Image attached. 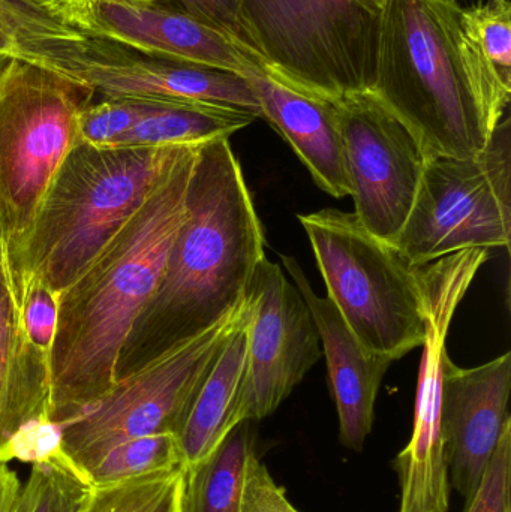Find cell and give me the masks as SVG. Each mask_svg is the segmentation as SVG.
<instances>
[{
  "mask_svg": "<svg viewBox=\"0 0 511 512\" xmlns=\"http://www.w3.org/2000/svg\"><path fill=\"white\" fill-rule=\"evenodd\" d=\"M263 225L230 138L198 144L186 219L152 300L120 355L117 379L236 312L264 255Z\"/></svg>",
  "mask_w": 511,
  "mask_h": 512,
  "instance_id": "1",
  "label": "cell"
},
{
  "mask_svg": "<svg viewBox=\"0 0 511 512\" xmlns=\"http://www.w3.org/2000/svg\"><path fill=\"white\" fill-rule=\"evenodd\" d=\"M198 144L186 146L146 203L57 298L50 352V417L63 423L117 381L120 355L152 300L186 219Z\"/></svg>",
  "mask_w": 511,
  "mask_h": 512,
  "instance_id": "2",
  "label": "cell"
},
{
  "mask_svg": "<svg viewBox=\"0 0 511 512\" xmlns=\"http://www.w3.org/2000/svg\"><path fill=\"white\" fill-rule=\"evenodd\" d=\"M456 0H386L372 92L416 135L428 159H465L491 143L510 104L471 41Z\"/></svg>",
  "mask_w": 511,
  "mask_h": 512,
  "instance_id": "3",
  "label": "cell"
},
{
  "mask_svg": "<svg viewBox=\"0 0 511 512\" xmlns=\"http://www.w3.org/2000/svg\"><path fill=\"white\" fill-rule=\"evenodd\" d=\"M186 146L96 147L66 156L32 225L6 258L12 294L41 282L59 297L125 227Z\"/></svg>",
  "mask_w": 511,
  "mask_h": 512,
  "instance_id": "4",
  "label": "cell"
},
{
  "mask_svg": "<svg viewBox=\"0 0 511 512\" xmlns=\"http://www.w3.org/2000/svg\"><path fill=\"white\" fill-rule=\"evenodd\" d=\"M308 234L327 297L372 354L398 361L428 337L425 265L369 233L354 213L297 216Z\"/></svg>",
  "mask_w": 511,
  "mask_h": 512,
  "instance_id": "5",
  "label": "cell"
},
{
  "mask_svg": "<svg viewBox=\"0 0 511 512\" xmlns=\"http://www.w3.org/2000/svg\"><path fill=\"white\" fill-rule=\"evenodd\" d=\"M93 95L27 60L0 68V227L18 248L60 165L80 143L78 114Z\"/></svg>",
  "mask_w": 511,
  "mask_h": 512,
  "instance_id": "6",
  "label": "cell"
},
{
  "mask_svg": "<svg viewBox=\"0 0 511 512\" xmlns=\"http://www.w3.org/2000/svg\"><path fill=\"white\" fill-rule=\"evenodd\" d=\"M255 53L273 77L321 98L375 84L378 17L354 0H240Z\"/></svg>",
  "mask_w": 511,
  "mask_h": 512,
  "instance_id": "7",
  "label": "cell"
},
{
  "mask_svg": "<svg viewBox=\"0 0 511 512\" xmlns=\"http://www.w3.org/2000/svg\"><path fill=\"white\" fill-rule=\"evenodd\" d=\"M511 237L510 119L471 158L429 159L413 209L392 243L411 265L467 249H509Z\"/></svg>",
  "mask_w": 511,
  "mask_h": 512,
  "instance_id": "8",
  "label": "cell"
},
{
  "mask_svg": "<svg viewBox=\"0 0 511 512\" xmlns=\"http://www.w3.org/2000/svg\"><path fill=\"white\" fill-rule=\"evenodd\" d=\"M245 312L246 300L209 330L117 379L104 396L57 424L65 453L75 459L125 439L179 435L198 391Z\"/></svg>",
  "mask_w": 511,
  "mask_h": 512,
  "instance_id": "9",
  "label": "cell"
},
{
  "mask_svg": "<svg viewBox=\"0 0 511 512\" xmlns=\"http://www.w3.org/2000/svg\"><path fill=\"white\" fill-rule=\"evenodd\" d=\"M15 59L51 69L99 99L141 104H212L261 117L248 81L233 72L144 56L68 27L18 42Z\"/></svg>",
  "mask_w": 511,
  "mask_h": 512,
  "instance_id": "10",
  "label": "cell"
},
{
  "mask_svg": "<svg viewBox=\"0 0 511 512\" xmlns=\"http://www.w3.org/2000/svg\"><path fill=\"white\" fill-rule=\"evenodd\" d=\"M482 264L474 252H459L426 268L428 337L423 343L413 435L393 460L401 489L398 512L449 511L452 486L441 424V357L456 307Z\"/></svg>",
  "mask_w": 511,
  "mask_h": 512,
  "instance_id": "11",
  "label": "cell"
},
{
  "mask_svg": "<svg viewBox=\"0 0 511 512\" xmlns=\"http://www.w3.org/2000/svg\"><path fill=\"white\" fill-rule=\"evenodd\" d=\"M354 215L393 243L413 209L428 156L407 125L369 92L336 99Z\"/></svg>",
  "mask_w": 511,
  "mask_h": 512,
  "instance_id": "12",
  "label": "cell"
},
{
  "mask_svg": "<svg viewBox=\"0 0 511 512\" xmlns=\"http://www.w3.org/2000/svg\"><path fill=\"white\" fill-rule=\"evenodd\" d=\"M248 369L240 415H272L323 357L314 316L281 265L263 258L246 295Z\"/></svg>",
  "mask_w": 511,
  "mask_h": 512,
  "instance_id": "13",
  "label": "cell"
},
{
  "mask_svg": "<svg viewBox=\"0 0 511 512\" xmlns=\"http://www.w3.org/2000/svg\"><path fill=\"white\" fill-rule=\"evenodd\" d=\"M83 35L144 56L243 75L266 71L230 35L165 0H45Z\"/></svg>",
  "mask_w": 511,
  "mask_h": 512,
  "instance_id": "14",
  "label": "cell"
},
{
  "mask_svg": "<svg viewBox=\"0 0 511 512\" xmlns=\"http://www.w3.org/2000/svg\"><path fill=\"white\" fill-rule=\"evenodd\" d=\"M511 354L482 366H456L441 357V424L447 444L450 486L467 502L511 424Z\"/></svg>",
  "mask_w": 511,
  "mask_h": 512,
  "instance_id": "15",
  "label": "cell"
},
{
  "mask_svg": "<svg viewBox=\"0 0 511 512\" xmlns=\"http://www.w3.org/2000/svg\"><path fill=\"white\" fill-rule=\"evenodd\" d=\"M282 264L305 298L320 333L338 411L339 438L350 450L362 451L374 426L381 384L395 360L372 354L360 345L332 298L315 294L296 258L282 256Z\"/></svg>",
  "mask_w": 511,
  "mask_h": 512,
  "instance_id": "16",
  "label": "cell"
},
{
  "mask_svg": "<svg viewBox=\"0 0 511 512\" xmlns=\"http://www.w3.org/2000/svg\"><path fill=\"white\" fill-rule=\"evenodd\" d=\"M266 119L311 173L318 188L335 198L351 197L336 101L294 89L266 71L243 75Z\"/></svg>",
  "mask_w": 511,
  "mask_h": 512,
  "instance_id": "17",
  "label": "cell"
},
{
  "mask_svg": "<svg viewBox=\"0 0 511 512\" xmlns=\"http://www.w3.org/2000/svg\"><path fill=\"white\" fill-rule=\"evenodd\" d=\"M50 355L30 345L9 277L0 280V450L27 424L50 417Z\"/></svg>",
  "mask_w": 511,
  "mask_h": 512,
  "instance_id": "18",
  "label": "cell"
},
{
  "mask_svg": "<svg viewBox=\"0 0 511 512\" xmlns=\"http://www.w3.org/2000/svg\"><path fill=\"white\" fill-rule=\"evenodd\" d=\"M248 315L246 304L245 316L228 337L177 435L183 469L206 459L234 427L243 423L240 408L248 369Z\"/></svg>",
  "mask_w": 511,
  "mask_h": 512,
  "instance_id": "19",
  "label": "cell"
},
{
  "mask_svg": "<svg viewBox=\"0 0 511 512\" xmlns=\"http://www.w3.org/2000/svg\"><path fill=\"white\" fill-rule=\"evenodd\" d=\"M257 117L212 104H146L134 126L114 147L194 146L230 138Z\"/></svg>",
  "mask_w": 511,
  "mask_h": 512,
  "instance_id": "20",
  "label": "cell"
},
{
  "mask_svg": "<svg viewBox=\"0 0 511 512\" xmlns=\"http://www.w3.org/2000/svg\"><path fill=\"white\" fill-rule=\"evenodd\" d=\"M249 424L234 427L206 459L185 469L180 512H242L246 471L255 451Z\"/></svg>",
  "mask_w": 511,
  "mask_h": 512,
  "instance_id": "21",
  "label": "cell"
},
{
  "mask_svg": "<svg viewBox=\"0 0 511 512\" xmlns=\"http://www.w3.org/2000/svg\"><path fill=\"white\" fill-rule=\"evenodd\" d=\"M92 486L183 469L176 433L125 439L71 459Z\"/></svg>",
  "mask_w": 511,
  "mask_h": 512,
  "instance_id": "22",
  "label": "cell"
},
{
  "mask_svg": "<svg viewBox=\"0 0 511 512\" xmlns=\"http://www.w3.org/2000/svg\"><path fill=\"white\" fill-rule=\"evenodd\" d=\"M93 486L62 451L33 463L26 484H21L14 512H78Z\"/></svg>",
  "mask_w": 511,
  "mask_h": 512,
  "instance_id": "23",
  "label": "cell"
},
{
  "mask_svg": "<svg viewBox=\"0 0 511 512\" xmlns=\"http://www.w3.org/2000/svg\"><path fill=\"white\" fill-rule=\"evenodd\" d=\"M185 469L93 486L78 512H180Z\"/></svg>",
  "mask_w": 511,
  "mask_h": 512,
  "instance_id": "24",
  "label": "cell"
},
{
  "mask_svg": "<svg viewBox=\"0 0 511 512\" xmlns=\"http://www.w3.org/2000/svg\"><path fill=\"white\" fill-rule=\"evenodd\" d=\"M465 30L483 59L511 87V3L485 0L462 9Z\"/></svg>",
  "mask_w": 511,
  "mask_h": 512,
  "instance_id": "25",
  "label": "cell"
},
{
  "mask_svg": "<svg viewBox=\"0 0 511 512\" xmlns=\"http://www.w3.org/2000/svg\"><path fill=\"white\" fill-rule=\"evenodd\" d=\"M66 27L45 0H0V68L15 59L21 39L42 38Z\"/></svg>",
  "mask_w": 511,
  "mask_h": 512,
  "instance_id": "26",
  "label": "cell"
},
{
  "mask_svg": "<svg viewBox=\"0 0 511 512\" xmlns=\"http://www.w3.org/2000/svg\"><path fill=\"white\" fill-rule=\"evenodd\" d=\"M146 104L116 99L89 102L78 114L80 141L96 147H114L143 114Z\"/></svg>",
  "mask_w": 511,
  "mask_h": 512,
  "instance_id": "27",
  "label": "cell"
},
{
  "mask_svg": "<svg viewBox=\"0 0 511 512\" xmlns=\"http://www.w3.org/2000/svg\"><path fill=\"white\" fill-rule=\"evenodd\" d=\"M57 295L41 282L21 286L17 301L21 327L30 345L50 355L57 325Z\"/></svg>",
  "mask_w": 511,
  "mask_h": 512,
  "instance_id": "28",
  "label": "cell"
},
{
  "mask_svg": "<svg viewBox=\"0 0 511 512\" xmlns=\"http://www.w3.org/2000/svg\"><path fill=\"white\" fill-rule=\"evenodd\" d=\"M464 512H511V424L504 430L476 493L465 502Z\"/></svg>",
  "mask_w": 511,
  "mask_h": 512,
  "instance_id": "29",
  "label": "cell"
},
{
  "mask_svg": "<svg viewBox=\"0 0 511 512\" xmlns=\"http://www.w3.org/2000/svg\"><path fill=\"white\" fill-rule=\"evenodd\" d=\"M62 436L57 423L38 420L24 426L5 447L0 450V463L11 460L33 463L44 462L62 453Z\"/></svg>",
  "mask_w": 511,
  "mask_h": 512,
  "instance_id": "30",
  "label": "cell"
},
{
  "mask_svg": "<svg viewBox=\"0 0 511 512\" xmlns=\"http://www.w3.org/2000/svg\"><path fill=\"white\" fill-rule=\"evenodd\" d=\"M165 2L219 27L263 65L260 57L255 53L248 27L243 20L240 0H165Z\"/></svg>",
  "mask_w": 511,
  "mask_h": 512,
  "instance_id": "31",
  "label": "cell"
},
{
  "mask_svg": "<svg viewBox=\"0 0 511 512\" xmlns=\"http://www.w3.org/2000/svg\"><path fill=\"white\" fill-rule=\"evenodd\" d=\"M242 512H300L291 504L284 487L276 483L255 451L246 471Z\"/></svg>",
  "mask_w": 511,
  "mask_h": 512,
  "instance_id": "32",
  "label": "cell"
},
{
  "mask_svg": "<svg viewBox=\"0 0 511 512\" xmlns=\"http://www.w3.org/2000/svg\"><path fill=\"white\" fill-rule=\"evenodd\" d=\"M21 481L8 463H0V512H14Z\"/></svg>",
  "mask_w": 511,
  "mask_h": 512,
  "instance_id": "33",
  "label": "cell"
},
{
  "mask_svg": "<svg viewBox=\"0 0 511 512\" xmlns=\"http://www.w3.org/2000/svg\"><path fill=\"white\" fill-rule=\"evenodd\" d=\"M360 8L365 9L369 14L378 17L380 12L383 11L386 0H354Z\"/></svg>",
  "mask_w": 511,
  "mask_h": 512,
  "instance_id": "34",
  "label": "cell"
},
{
  "mask_svg": "<svg viewBox=\"0 0 511 512\" xmlns=\"http://www.w3.org/2000/svg\"><path fill=\"white\" fill-rule=\"evenodd\" d=\"M8 276V265H6V246L3 239L2 227H0V280Z\"/></svg>",
  "mask_w": 511,
  "mask_h": 512,
  "instance_id": "35",
  "label": "cell"
}]
</instances>
